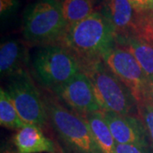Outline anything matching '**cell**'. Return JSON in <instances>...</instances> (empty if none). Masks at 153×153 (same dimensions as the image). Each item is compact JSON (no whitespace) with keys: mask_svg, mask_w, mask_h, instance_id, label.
<instances>
[{"mask_svg":"<svg viewBox=\"0 0 153 153\" xmlns=\"http://www.w3.org/2000/svg\"><path fill=\"white\" fill-rule=\"evenodd\" d=\"M4 90L25 125H46L49 120L44 98L26 71L12 76Z\"/></svg>","mask_w":153,"mask_h":153,"instance_id":"cell-6","label":"cell"},{"mask_svg":"<svg viewBox=\"0 0 153 153\" xmlns=\"http://www.w3.org/2000/svg\"><path fill=\"white\" fill-rule=\"evenodd\" d=\"M149 100L153 103V80L149 82Z\"/></svg>","mask_w":153,"mask_h":153,"instance_id":"cell-22","label":"cell"},{"mask_svg":"<svg viewBox=\"0 0 153 153\" xmlns=\"http://www.w3.org/2000/svg\"><path fill=\"white\" fill-rule=\"evenodd\" d=\"M67 27L58 0H37L24 13L23 35L32 44L60 42Z\"/></svg>","mask_w":153,"mask_h":153,"instance_id":"cell-4","label":"cell"},{"mask_svg":"<svg viewBox=\"0 0 153 153\" xmlns=\"http://www.w3.org/2000/svg\"><path fill=\"white\" fill-rule=\"evenodd\" d=\"M101 111L134 115L138 102L131 91L105 64L101 57L79 60Z\"/></svg>","mask_w":153,"mask_h":153,"instance_id":"cell-2","label":"cell"},{"mask_svg":"<svg viewBox=\"0 0 153 153\" xmlns=\"http://www.w3.org/2000/svg\"><path fill=\"white\" fill-rule=\"evenodd\" d=\"M116 153H152L149 147L137 146L134 145L117 144Z\"/></svg>","mask_w":153,"mask_h":153,"instance_id":"cell-19","label":"cell"},{"mask_svg":"<svg viewBox=\"0 0 153 153\" xmlns=\"http://www.w3.org/2000/svg\"><path fill=\"white\" fill-rule=\"evenodd\" d=\"M27 49L22 42L10 40L0 47V71L3 76H14L25 70L23 66L27 61Z\"/></svg>","mask_w":153,"mask_h":153,"instance_id":"cell-13","label":"cell"},{"mask_svg":"<svg viewBox=\"0 0 153 153\" xmlns=\"http://www.w3.org/2000/svg\"><path fill=\"white\" fill-rule=\"evenodd\" d=\"M136 15L142 16L143 22L153 19V0H128Z\"/></svg>","mask_w":153,"mask_h":153,"instance_id":"cell-18","label":"cell"},{"mask_svg":"<svg viewBox=\"0 0 153 153\" xmlns=\"http://www.w3.org/2000/svg\"><path fill=\"white\" fill-rule=\"evenodd\" d=\"M67 26H71L91 16L94 0H58Z\"/></svg>","mask_w":153,"mask_h":153,"instance_id":"cell-15","label":"cell"},{"mask_svg":"<svg viewBox=\"0 0 153 153\" xmlns=\"http://www.w3.org/2000/svg\"><path fill=\"white\" fill-rule=\"evenodd\" d=\"M139 114L145 123L153 147V103L146 99L138 104Z\"/></svg>","mask_w":153,"mask_h":153,"instance_id":"cell-17","label":"cell"},{"mask_svg":"<svg viewBox=\"0 0 153 153\" xmlns=\"http://www.w3.org/2000/svg\"><path fill=\"white\" fill-rule=\"evenodd\" d=\"M48 120L72 153H101L86 117L61 104L56 97L43 96Z\"/></svg>","mask_w":153,"mask_h":153,"instance_id":"cell-3","label":"cell"},{"mask_svg":"<svg viewBox=\"0 0 153 153\" xmlns=\"http://www.w3.org/2000/svg\"><path fill=\"white\" fill-rule=\"evenodd\" d=\"M100 12L113 25L117 36L138 31L136 13L128 0H100Z\"/></svg>","mask_w":153,"mask_h":153,"instance_id":"cell-10","label":"cell"},{"mask_svg":"<svg viewBox=\"0 0 153 153\" xmlns=\"http://www.w3.org/2000/svg\"><path fill=\"white\" fill-rule=\"evenodd\" d=\"M33 67L45 86H60L82 71L78 58L61 44L44 45L36 53Z\"/></svg>","mask_w":153,"mask_h":153,"instance_id":"cell-5","label":"cell"},{"mask_svg":"<svg viewBox=\"0 0 153 153\" xmlns=\"http://www.w3.org/2000/svg\"><path fill=\"white\" fill-rule=\"evenodd\" d=\"M16 6V0H0V10L1 14L4 15L6 13H10Z\"/></svg>","mask_w":153,"mask_h":153,"instance_id":"cell-20","label":"cell"},{"mask_svg":"<svg viewBox=\"0 0 153 153\" xmlns=\"http://www.w3.org/2000/svg\"><path fill=\"white\" fill-rule=\"evenodd\" d=\"M86 119L100 152L116 153L117 142L110 131L102 112L100 111L88 115Z\"/></svg>","mask_w":153,"mask_h":153,"instance_id":"cell-14","label":"cell"},{"mask_svg":"<svg viewBox=\"0 0 153 153\" xmlns=\"http://www.w3.org/2000/svg\"><path fill=\"white\" fill-rule=\"evenodd\" d=\"M2 153H18L16 152H13V151H11V150H5L4 152H3Z\"/></svg>","mask_w":153,"mask_h":153,"instance_id":"cell-23","label":"cell"},{"mask_svg":"<svg viewBox=\"0 0 153 153\" xmlns=\"http://www.w3.org/2000/svg\"><path fill=\"white\" fill-rule=\"evenodd\" d=\"M0 124L4 128L16 131L25 126L15 105L3 88L0 90Z\"/></svg>","mask_w":153,"mask_h":153,"instance_id":"cell-16","label":"cell"},{"mask_svg":"<svg viewBox=\"0 0 153 153\" xmlns=\"http://www.w3.org/2000/svg\"><path fill=\"white\" fill-rule=\"evenodd\" d=\"M142 29H146V30H149L151 33H153V19L150 22H145L142 25Z\"/></svg>","mask_w":153,"mask_h":153,"instance_id":"cell-21","label":"cell"},{"mask_svg":"<svg viewBox=\"0 0 153 153\" xmlns=\"http://www.w3.org/2000/svg\"><path fill=\"white\" fill-rule=\"evenodd\" d=\"M13 143L18 153H55L54 142L37 125H25L17 130Z\"/></svg>","mask_w":153,"mask_h":153,"instance_id":"cell-12","label":"cell"},{"mask_svg":"<svg viewBox=\"0 0 153 153\" xmlns=\"http://www.w3.org/2000/svg\"><path fill=\"white\" fill-rule=\"evenodd\" d=\"M60 43L78 60L98 58L114 47L117 32L106 17L94 11L86 19L69 26Z\"/></svg>","mask_w":153,"mask_h":153,"instance_id":"cell-1","label":"cell"},{"mask_svg":"<svg viewBox=\"0 0 153 153\" xmlns=\"http://www.w3.org/2000/svg\"><path fill=\"white\" fill-rule=\"evenodd\" d=\"M117 43L128 49L142 68L149 82L153 80V42L139 33L117 35Z\"/></svg>","mask_w":153,"mask_h":153,"instance_id":"cell-11","label":"cell"},{"mask_svg":"<svg viewBox=\"0 0 153 153\" xmlns=\"http://www.w3.org/2000/svg\"><path fill=\"white\" fill-rule=\"evenodd\" d=\"M105 64L131 91L139 103L149 98V81L131 53L123 47L114 46L101 56Z\"/></svg>","mask_w":153,"mask_h":153,"instance_id":"cell-7","label":"cell"},{"mask_svg":"<svg viewBox=\"0 0 153 153\" xmlns=\"http://www.w3.org/2000/svg\"><path fill=\"white\" fill-rule=\"evenodd\" d=\"M52 90L66 107L84 117L100 111L92 84L82 71L67 82Z\"/></svg>","mask_w":153,"mask_h":153,"instance_id":"cell-8","label":"cell"},{"mask_svg":"<svg viewBox=\"0 0 153 153\" xmlns=\"http://www.w3.org/2000/svg\"><path fill=\"white\" fill-rule=\"evenodd\" d=\"M101 112L117 144L149 147L150 136L140 117Z\"/></svg>","mask_w":153,"mask_h":153,"instance_id":"cell-9","label":"cell"}]
</instances>
